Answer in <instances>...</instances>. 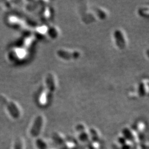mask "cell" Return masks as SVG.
<instances>
[{"instance_id": "cell-1", "label": "cell", "mask_w": 149, "mask_h": 149, "mask_svg": "<svg viewBox=\"0 0 149 149\" xmlns=\"http://www.w3.org/2000/svg\"><path fill=\"white\" fill-rule=\"evenodd\" d=\"M55 80L53 75L51 74H48L47 79L46 80V84L47 90L44 91L42 93L40 98V102L42 104H45L48 101V98L51 96L55 89Z\"/></svg>"}, {"instance_id": "cell-4", "label": "cell", "mask_w": 149, "mask_h": 149, "mask_svg": "<svg viewBox=\"0 0 149 149\" xmlns=\"http://www.w3.org/2000/svg\"><path fill=\"white\" fill-rule=\"evenodd\" d=\"M57 54L60 58L68 60L77 59L80 56V53L77 51L71 52L65 50H59L57 52Z\"/></svg>"}, {"instance_id": "cell-5", "label": "cell", "mask_w": 149, "mask_h": 149, "mask_svg": "<svg viewBox=\"0 0 149 149\" xmlns=\"http://www.w3.org/2000/svg\"><path fill=\"white\" fill-rule=\"evenodd\" d=\"M114 38L117 45L119 48L123 49L125 47L126 42L122 32L119 30L116 31L114 33Z\"/></svg>"}, {"instance_id": "cell-6", "label": "cell", "mask_w": 149, "mask_h": 149, "mask_svg": "<svg viewBox=\"0 0 149 149\" xmlns=\"http://www.w3.org/2000/svg\"><path fill=\"white\" fill-rule=\"evenodd\" d=\"M146 54H147V55L149 57V49H148V50L146 51Z\"/></svg>"}, {"instance_id": "cell-2", "label": "cell", "mask_w": 149, "mask_h": 149, "mask_svg": "<svg viewBox=\"0 0 149 149\" xmlns=\"http://www.w3.org/2000/svg\"><path fill=\"white\" fill-rule=\"evenodd\" d=\"M0 101L3 103L7 106V109L10 113L11 115L14 118H18L20 114V111L19 107L13 102L8 100L3 96H0Z\"/></svg>"}, {"instance_id": "cell-3", "label": "cell", "mask_w": 149, "mask_h": 149, "mask_svg": "<svg viewBox=\"0 0 149 149\" xmlns=\"http://www.w3.org/2000/svg\"><path fill=\"white\" fill-rule=\"evenodd\" d=\"M43 123L44 119L42 116H39L36 118L31 130V134L32 136L36 137L40 134L43 127Z\"/></svg>"}]
</instances>
